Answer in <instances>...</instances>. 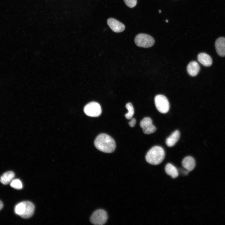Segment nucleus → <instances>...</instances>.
Segmentation results:
<instances>
[{
  "mask_svg": "<svg viewBox=\"0 0 225 225\" xmlns=\"http://www.w3.org/2000/svg\"><path fill=\"white\" fill-rule=\"evenodd\" d=\"M161 10H159V13H161Z\"/></svg>",
  "mask_w": 225,
  "mask_h": 225,
  "instance_id": "nucleus-23",
  "label": "nucleus"
},
{
  "mask_svg": "<svg viewBox=\"0 0 225 225\" xmlns=\"http://www.w3.org/2000/svg\"><path fill=\"white\" fill-rule=\"evenodd\" d=\"M198 59L201 64L206 67L210 66L212 64V58L209 55L206 53H200L198 55Z\"/></svg>",
  "mask_w": 225,
  "mask_h": 225,
  "instance_id": "nucleus-12",
  "label": "nucleus"
},
{
  "mask_svg": "<svg viewBox=\"0 0 225 225\" xmlns=\"http://www.w3.org/2000/svg\"><path fill=\"white\" fill-rule=\"evenodd\" d=\"M126 108L128 110V112L125 114V117L127 119H131L134 113L133 107L131 103L129 102L126 104Z\"/></svg>",
  "mask_w": 225,
  "mask_h": 225,
  "instance_id": "nucleus-18",
  "label": "nucleus"
},
{
  "mask_svg": "<svg viewBox=\"0 0 225 225\" xmlns=\"http://www.w3.org/2000/svg\"><path fill=\"white\" fill-rule=\"evenodd\" d=\"M134 42L138 46L148 48L152 46L154 43V38L151 36L145 33H141L135 37Z\"/></svg>",
  "mask_w": 225,
  "mask_h": 225,
  "instance_id": "nucleus-3",
  "label": "nucleus"
},
{
  "mask_svg": "<svg viewBox=\"0 0 225 225\" xmlns=\"http://www.w3.org/2000/svg\"><path fill=\"white\" fill-rule=\"evenodd\" d=\"M180 136V132L178 130H176L173 132L166 140V143L167 146L171 147L174 145L179 139Z\"/></svg>",
  "mask_w": 225,
  "mask_h": 225,
  "instance_id": "nucleus-13",
  "label": "nucleus"
},
{
  "mask_svg": "<svg viewBox=\"0 0 225 225\" xmlns=\"http://www.w3.org/2000/svg\"><path fill=\"white\" fill-rule=\"evenodd\" d=\"M165 171L166 173L172 178H177L178 173L177 168L170 163H168L165 167Z\"/></svg>",
  "mask_w": 225,
  "mask_h": 225,
  "instance_id": "nucleus-16",
  "label": "nucleus"
},
{
  "mask_svg": "<svg viewBox=\"0 0 225 225\" xmlns=\"http://www.w3.org/2000/svg\"><path fill=\"white\" fill-rule=\"evenodd\" d=\"M94 144L98 149L106 153L113 152L116 148V143L114 139L105 133L98 135L94 140Z\"/></svg>",
  "mask_w": 225,
  "mask_h": 225,
  "instance_id": "nucleus-1",
  "label": "nucleus"
},
{
  "mask_svg": "<svg viewBox=\"0 0 225 225\" xmlns=\"http://www.w3.org/2000/svg\"><path fill=\"white\" fill-rule=\"evenodd\" d=\"M10 185L12 188L17 189H20L22 188V183L18 179H13L10 182Z\"/></svg>",
  "mask_w": 225,
  "mask_h": 225,
  "instance_id": "nucleus-19",
  "label": "nucleus"
},
{
  "mask_svg": "<svg viewBox=\"0 0 225 225\" xmlns=\"http://www.w3.org/2000/svg\"><path fill=\"white\" fill-rule=\"evenodd\" d=\"M126 5L128 7L133 8L137 3V0H123Z\"/></svg>",
  "mask_w": 225,
  "mask_h": 225,
  "instance_id": "nucleus-20",
  "label": "nucleus"
},
{
  "mask_svg": "<svg viewBox=\"0 0 225 225\" xmlns=\"http://www.w3.org/2000/svg\"><path fill=\"white\" fill-rule=\"evenodd\" d=\"M84 113L88 116L97 117L102 113V109L100 105L98 102H92L87 104L84 108Z\"/></svg>",
  "mask_w": 225,
  "mask_h": 225,
  "instance_id": "nucleus-5",
  "label": "nucleus"
},
{
  "mask_svg": "<svg viewBox=\"0 0 225 225\" xmlns=\"http://www.w3.org/2000/svg\"><path fill=\"white\" fill-rule=\"evenodd\" d=\"M166 22H168V20H166Z\"/></svg>",
  "mask_w": 225,
  "mask_h": 225,
  "instance_id": "nucleus-24",
  "label": "nucleus"
},
{
  "mask_svg": "<svg viewBox=\"0 0 225 225\" xmlns=\"http://www.w3.org/2000/svg\"><path fill=\"white\" fill-rule=\"evenodd\" d=\"M15 177L14 173L12 171H9L3 173L1 177L0 181L4 185H7Z\"/></svg>",
  "mask_w": 225,
  "mask_h": 225,
  "instance_id": "nucleus-15",
  "label": "nucleus"
},
{
  "mask_svg": "<svg viewBox=\"0 0 225 225\" xmlns=\"http://www.w3.org/2000/svg\"><path fill=\"white\" fill-rule=\"evenodd\" d=\"M3 207V204L2 202L0 200V210Z\"/></svg>",
  "mask_w": 225,
  "mask_h": 225,
  "instance_id": "nucleus-22",
  "label": "nucleus"
},
{
  "mask_svg": "<svg viewBox=\"0 0 225 225\" xmlns=\"http://www.w3.org/2000/svg\"><path fill=\"white\" fill-rule=\"evenodd\" d=\"M164 157L165 152L163 149L160 146H155L147 152L145 158L148 163L157 165L161 162Z\"/></svg>",
  "mask_w": 225,
  "mask_h": 225,
  "instance_id": "nucleus-2",
  "label": "nucleus"
},
{
  "mask_svg": "<svg viewBox=\"0 0 225 225\" xmlns=\"http://www.w3.org/2000/svg\"><path fill=\"white\" fill-rule=\"evenodd\" d=\"M23 202L25 205V211L23 213L20 217L23 218H28L31 217L33 214L35 206L30 201Z\"/></svg>",
  "mask_w": 225,
  "mask_h": 225,
  "instance_id": "nucleus-10",
  "label": "nucleus"
},
{
  "mask_svg": "<svg viewBox=\"0 0 225 225\" xmlns=\"http://www.w3.org/2000/svg\"><path fill=\"white\" fill-rule=\"evenodd\" d=\"M215 47L218 54L220 56H225V38H218L215 42Z\"/></svg>",
  "mask_w": 225,
  "mask_h": 225,
  "instance_id": "nucleus-9",
  "label": "nucleus"
},
{
  "mask_svg": "<svg viewBox=\"0 0 225 225\" xmlns=\"http://www.w3.org/2000/svg\"><path fill=\"white\" fill-rule=\"evenodd\" d=\"M200 69L198 64L195 61L191 62L187 67V72L189 74L192 76H196L198 73Z\"/></svg>",
  "mask_w": 225,
  "mask_h": 225,
  "instance_id": "nucleus-14",
  "label": "nucleus"
},
{
  "mask_svg": "<svg viewBox=\"0 0 225 225\" xmlns=\"http://www.w3.org/2000/svg\"><path fill=\"white\" fill-rule=\"evenodd\" d=\"M136 120L135 118H132L131 120L129 122V125L131 127H133L135 125Z\"/></svg>",
  "mask_w": 225,
  "mask_h": 225,
  "instance_id": "nucleus-21",
  "label": "nucleus"
},
{
  "mask_svg": "<svg viewBox=\"0 0 225 225\" xmlns=\"http://www.w3.org/2000/svg\"><path fill=\"white\" fill-rule=\"evenodd\" d=\"M140 125L143 132L145 134L153 133L156 130V127L152 123V120L149 117L143 118L140 122Z\"/></svg>",
  "mask_w": 225,
  "mask_h": 225,
  "instance_id": "nucleus-7",
  "label": "nucleus"
},
{
  "mask_svg": "<svg viewBox=\"0 0 225 225\" xmlns=\"http://www.w3.org/2000/svg\"><path fill=\"white\" fill-rule=\"evenodd\" d=\"M182 165L187 170L190 172L195 167L196 162L194 158L190 156L185 157L182 160Z\"/></svg>",
  "mask_w": 225,
  "mask_h": 225,
  "instance_id": "nucleus-11",
  "label": "nucleus"
},
{
  "mask_svg": "<svg viewBox=\"0 0 225 225\" xmlns=\"http://www.w3.org/2000/svg\"><path fill=\"white\" fill-rule=\"evenodd\" d=\"M107 218L106 211L102 209H99L93 213L90 218V221L93 224L102 225L106 222Z\"/></svg>",
  "mask_w": 225,
  "mask_h": 225,
  "instance_id": "nucleus-6",
  "label": "nucleus"
},
{
  "mask_svg": "<svg viewBox=\"0 0 225 225\" xmlns=\"http://www.w3.org/2000/svg\"><path fill=\"white\" fill-rule=\"evenodd\" d=\"M154 102L157 109L160 112L165 113L169 110V102L164 96L161 94L156 95L154 98Z\"/></svg>",
  "mask_w": 225,
  "mask_h": 225,
  "instance_id": "nucleus-4",
  "label": "nucleus"
},
{
  "mask_svg": "<svg viewBox=\"0 0 225 225\" xmlns=\"http://www.w3.org/2000/svg\"><path fill=\"white\" fill-rule=\"evenodd\" d=\"M25 207V205L23 201L18 203L15 207V212L20 216L24 212Z\"/></svg>",
  "mask_w": 225,
  "mask_h": 225,
  "instance_id": "nucleus-17",
  "label": "nucleus"
},
{
  "mask_svg": "<svg viewBox=\"0 0 225 225\" xmlns=\"http://www.w3.org/2000/svg\"><path fill=\"white\" fill-rule=\"evenodd\" d=\"M107 22L111 30L115 32H122L125 29V26L123 23L114 18H108Z\"/></svg>",
  "mask_w": 225,
  "mask_h": 225,
  "instance_id": "nucleus-8",
  "label": "nucleus"
}]
</instances>
